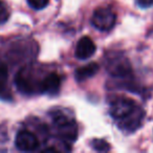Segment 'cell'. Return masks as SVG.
<instances>
[{"label": "cell", "mask_w": 153, "mask_h": 153, "mask_svg": "<svg viewBox=\"0 0 153 153\" xmlns=\"http://www.w3.org/2000/svg\"><path fill=\"white\" fill-rule=\"evenodd\" d=\"M109 113L121 129L129 132L137 129L145 117L144 110L133 100L126 97L113 99L109 105Z\"/></svg>", "instance_id": "obj_1"}, {"label": "cell", "mask_w": 153, "mask_h": 153, "mask_svg": "<svg viewBox=\"0 0 153 153\" xmlns=\"http://www.w3.org/2000/svg\"><path fill=\"white\" fill-rule=\"evenodd\" d=\"M105 67L111 76L117 79H125L132 74L129 60L124 53L117 51L107 53L105 58Z\"/></svg>", "instance_id": "obj_2"}, {"label": "cell", "mask_w": 153, "mask_h": 153, "mask_svg": "<svg viewBox=\"0 0 153 153\" xmlns=\"http://www.w3.org/2000/svg\"><path fill=\"white\" fill-rule=\"evenodd\" d=\"M53 123L57 134L61 140L72 143L78 137V126L72 119L62 111H56L53 114Z\"/></svg>", "instance_id": "obj_3"}, {"label": "cell", "mask_w": 153, "mask_h": 153, "mask_svg": "<svg viewBox=\"0 0 153 153\" xmlns=\"http://www.w3.org/2000/svg\"><path fill=\"white\" fill-rule=\"evenodd\" d=\"M117 22V16L107 7H100L96 10L91 17V23L97 30L107 32L110 30Z\"/></svg>", "instance_id": "obj_4"}, {"label": "cell", "mask_w": 153, "mask_h": 153, "mask_svg": "<svg viewBox=\"0 0 153 153\" xmlns=\"http://www.w3.org/2000/svg\"><path fill=\"white\" fill-rule=\"evenodd\" d=\"M15 145L20 151L30 152L36 150L39 147V140L33 132L27 130H21L16 135Z\"/></svg>", "instance_id": "obj_5"}, {"label": "cell", "mask_w": 153, "mask_h": 153, "mask_svg": "<svg viewBox=\"0 0 153 153\" xmlns=\"http://www.w3.org/2000/svg\"><path fill=\"white\" fill-rule=\"evenodd\" d=\"M61 88V76L57 72H51L44 76L41 82V94L55 96Z\"/></svg>", "instance_id": "obj_6"}, {"label": "cell", "mask_w": 153, "mask_h": 153, "mask_svg": "<svg viewBox=\"0 0 153 153\" xmlns=\"http://www.w3.org/2000/svg\"><path fill=\"white\" fill-rule=\"evenodd\" d=\"M96 44L88 37H83L76 43V57L80 60H87L96 53Z\"/></svg>", "instance_id": "obj_7"}, {"label": "cell", "mask_w": 153, "mask_h": 153, "mask_svg": "<svg viewBox=\"0 0 153 153\" xmlns=\"http://www.w3.org/2000/svg\"><path fill=\"white\" fill-rule=\"evenodd\" d=\"M99 71V65L97 63H89L85 66L79 67L74 72V78L76 81L82 82L94 76Z\"/></svg>", "instance_id": "obj_8"}, {"label": "cell", "mask_w": 153, "mask_h": 153, "mask_svg": "<svg viewBox=\"0 0 153 153\" xmlns=\"http://www.w3.org/2000/svg\"><path fill=\"white\" fill-rule=\"evenodd\" d=\"M7 78H9V71L7 67L4 64H0V94L5 92V86L7 83Z\"/></svg>", "instance_id": "obj_9"}, {"label": "cell", "mask_w": 153, "mask_h": 153, "mask_svg": "<svg viewBox=\"0 0 153 153\" xmlns=\"http://www.w3.org/2000/svg\"><path fill=\"white\" fill-rule=\"evenodd\" d=\"M92 147L96 151H99V152H106L110 149L109 147V144L106 143L104 140H100V138H94L91 143Z\"/></svg>", "instance_id": "obj_10"}, {"label": "cell", "mask_w": 153, "mask_h": 153, "mask_svg": "<svg viewBox=\"0 0 153 153\" xmlns=\"http://www.w3.org/2000/svg\"><path fill=\"white\" fill-rule=\"evenodd\" d=\"M49 0H27V3L32 9L34 10H43L44 7H47Z\"/></svg>", "instance_id": "obj_11"}, {"label": "cell", "mask_w": 153, "mask_h": 153, "mask_svg": "<svg viewBox=\"0 0 153 153\" xmlns=\"http://www.w3.org/2000/svg\"><path fill=\"white\" fill-rule=\"evenodd\" d=\"M136 3L143 9H147L153 4V0H136Z\"/></svg>", "instance_id": "obj_12"}, {"label": "cell", "mask_w": 153, "mask_h": 153, "mask_svg": "<svg viewBox=\"0 0 153 153\" xmlns=\"http://www.w3.org/2000/svg\"><path fill=\"white\" fill-rule=\"evenodd\" d=\"M7 18V11H5V7L3 5V3L0 1V19L5 20Z\"/></svg>", "instance_id": "obj_13"}]
</instances>
